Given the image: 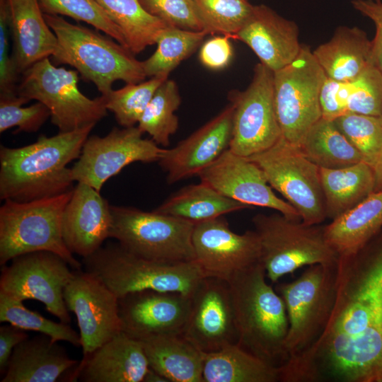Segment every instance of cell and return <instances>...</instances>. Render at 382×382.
I'll use <instances>...</instances> for the list:
<instances>
[{
  "instance_id": "1",
  "label": "cell",
  "mask_w": 382,
  "mask_h": 382,
  "mask_svg": "<svg viewBox=\"0 0 382 382\" xmlns=\"http://www.w3.org/2000/svg\"><path fill=\"white\" fill-rule=\"evenodd\" d=\"M284 382H382V233L339 257L335 304L312 349L283 369Z\"/></svg>"
},
{
  "instance_id": "2",
  "label": "cell",
  "mask_w": 382,
  "mask_h": 382,
  "mask_svg": "<svg viewBox=\"0 0 382 382\" xmlns=\"http://www.w3.org/2000/svg\"><path fill=\"white\" fill-rule=\"evenodd\" d=\"M95 125L52 137L41 135L29 145L0 147V197L24 202L54 197L74 189L67 165L79 158Z\"/></svg>"
},
{
  "instance_id": "3",
  "label": "cell",
  "mask_w": 382,
  "mask_h": 382,
  "mask_svg": "<svg viewBox=\"0 0 382 382\" xmlns=\"http://www.w3.org/2000/svg\"><path fill=\"white\" fill-rule=\"evenodd\" d=\"M262 262L228 282L232 298L237 344L280 369L287 361L285 341L289 322L282 296L266 281Z\"/></svg>"
},
{
  "instance_id": "4",
  "label": "cell",
  "mask_w": 382,
  "mask_h": 382,
  "mask_svg": "<svg viewBox=\"0 0 382 382\" xmlns=\"http://www.w3.org/2000/svg\"><path fill=\"white\" fill-rule=\"evenodd\" d=\"M44 17L58 40L52 56L54 62L75 68L84 80L96 85L101 96L112 90L115 81L137 83L146 78L143 62L110 36L58 15L44 13Z\"/></svg>"
},
{
  "instance_id": "5",
  "label": "cell",
  "mask_w": 382,
  "mask_h": 382,
  "mask_svg": "<svg viewBox=\"0 0 382 382\" xmlns=\"http://www.w3.org/2000/svg\"><path fill=\"white\" fill-rule=\"evenodd\" d=\"M91 273L120 298L129 293L151 289L191 295L205 277L195 261L165 262L137 256L118 243L101 246L83 258Z\"/></svg>"
},
{
  "instance_id": "6",
  "label": "cell",
  "mask_w": 382,
  "mask_h": 382,
  "mask_svg": "<svg viewBox=\"0 0 382 382\" xmlns=\"http://www.w3.org/2000/svg\"><path fill=\"white\" fill-rule=\"evenodd\" d=\"M73 190L29 202L4 200L0 207V265L21 255L50 251L62 257L72 268L82 264L63 239L62 218Z\"/></svg>"
},
{
  "instance_id": "7",
  "label": "cell",
  "mask_w": 382,
  "mask_h": 382,
  "mask_svg": "<svg viewBox=\"0 0 382 382\" xmlns=\"http://www.w3.org/2000/svg\"><path fill=\"white\" fill-rule=\"evenodd\" d=\"M337 279V263L318 264L308 266L292 282L276 286L284 301L289 322L285 341L288 359L281 368L299 361L320 339L335 304Z\"/></svg>"
},
{
  "instance_id": "8",
  "label": "cell",
  "mask_w": 382,
  "mask_h": 382,
  "mask_svg": "<svg viewBox=\"0 0 382 382\" xmlns=\"http://www.w3.org/2000/svg\"><path fill=\"white\" fill-rule=\"evenodd\" d=\"M252 221L260 243L261 262L272 283L304 266L338 262L339 255L325 237L324 226L307 225L279 212L258 214Z\"/></svg>"
},
{
  "instance_id": "9",
  "label": "cell",
  "mask_w": 382,
  "mask_h": 382,
  "mask_svg": "<svg viewBox=\"0 0 382 382\" xmlns=\"http://www.w3.org/2000/svg\"><path fill=\"white\" fill-rule=\"evenodd\" d=\"M110 238L128 252L149 260L180 262L195 260L194 223L133 207L110 205Z\"/></svg>"
},
{
  "instance_id": "10",
  "label": "cell",
  "mask_w": 382,
  "mask_h": 382,
  "mask_svg": "<svg viewBox=\"0 0 382 382\" xmlns=\"http://www.w3.org/2000/svg\"><path fill=\"white\" fill-rule=\"evenodd\" d=\"M79 72L55 66L49 57L37 62L22 73L17 94L43 103L51 122L61 132L96 125L107 115L103 96L91 99L79 88Z\"/></svg>"
},
{
  "instance_id": "11",
  "label": "cell",
  "mask_w": 382,
  "mask_h": 382,
  "mask_svg": "<svg viewBox=\"0 0 382 382\" xmlns=\"http://www.w3.org/2000/svg\"><path fill=\"white\" fill-rule=\"evenodd\" d=\"M326 77L304 45L290 64L274 72V100L282 136L296 147L322 117L320 93Z\"/></svg>"
},
{
  "instance_id": "12",
  "label": "cell",
  "mask_w": 382,
  "mask_h": 382,
  "mask_svg": "<svg viewBox=\"0 0 382 382\" xmlns=\"http://www.w3.org/2000/svg\"><path fill=\"white\" fill-rule=\"evenodd\" d=\"M263 170L270 186L283 196L307 225L327 219L320 168L282 137L270 149L248 157Z\"/></svg>"
},
{
  "instance_id": "13",
  "label": "cell",
  "mask_w": 382,
  "mask_h": 382,
  "mask_svg": "<svg viewBox=\"0 0 382 382\" xmlns=\"http://www.w3.org/2000/svg\"><path fill=\"white\" fill-rule=\"evenodd\" d=\"M233 106L229 149L243 157L261 153L282 137L274 100V72L255 65L252 81L243 91L229 94Z\"/></svg>"
},
{
  "instance_id": "14",
  "label": "cell",
  "mask_w": 382,
  "mask_h": 382,
  "mask_svg": "<svg viewBox=\"0 0 382 382\" xmlns=\"http://www.w3.org/2000/svg\"><path fill=\"white\" fill-rule=\"evenodd\" d=\"M59 255L50 251H35L17 256L1 269L0 294L23 301L42 303L60 322L71 318L64 299V290L74 271Z\"/></svg>"
},
{
  "instance_id": "15",
  "label": "cell",
  "mask_w": 382,
  "mask_h": 382,
  "mask_svg": "<svg viewBox=\"0 0 382 382\" xmlns=\"http://www.w3.org/2000/svg\"><path fill=\"white\" fill-rule=\"evenodd\" d=\"M138 127H114L105 137H88L76 163L71 168L74 181L100 191L104 183L134 162L160 160L163 148L144 139Z\"/></svg>"
},
{
  "instance_id": "16",
  "label": "cell",
  "mask_w": 382,
  "mask_h": 382,
  "mask_svg": "<svg viewBox=\"0 0 382 382\" xmlns=\"http://www.w3.org/2000/svg\"><path fill=\"white\" fill-rule=\"evenodd\" d=\"M195 261L206 277L229 282L261 262V247L255 230L233 232L222 216L196 223L192 232Z\"/></svg>"
},
{
  "instance_id": "17",
  "label": "cell",
  "mask_w": 382,
  "mask_h": 382,
  "mask_svg": "<svg viewBox=\"0 0 382 382\" xmlns=\"http://www.w3.org/2000/svg\"><path fill=\"white\" fill-rule=\"evenodd\" d=\"M64 299L76 317L83 356L122 331L119 298L91 273L74 271L64 288Z\"/></svg>"
},
{
  "instance_id": "18",
  "label": "cell",
  "mask_w": 382,
  "mask_h": 382,
  "mask_svg": "<svg viewBox=\"0 0 382 382\" xmlns=\"http://www.w3.org/2000/svg\"><path fill=\"white\" fill-rule=\"evenodd\" d=\"M190 297V313L182 335L204 354L237 344V330L228 282L205 277Z\"/></svg>"
},
{
  "instance_id": "19",
  "label": "cell",
  "mask_w": 382,
  "mask_h": 382,
  "mask_svg": "<svg viewBox=\"0 0 382 382\" xmlns=\"http://www.w3.org/2000/svg\"><path fill=\"white\" fill-rule=\"evenodd\" d=\"M198 176L202 182L230 199L250 207L272 209L290 219L301 221L297 211L274 192L261 168L229 149Z\"/></svg>"
},
{
  "instance_id": "20",
  "label": "cell",
  "mask_w": 382,
  "mask_h": 382,
  "mask_svg": "<svg viewBox=\"0 0 382 382\" xmlns=\"http://www.w3.org/2000/svg\"><path fill=\"white\" fill-rule=\"evenodd\" d=\"M191 304L190 295L151 289L119 298L122 330L141 340L161 335H182Z\"/></svg>"
},
{
  "instance_id": "21",
  "label": "cell",
  "mask_w": 382,
  "mask_h": 382,
  "mask_svg": "<svg viewBox=\"0 0 382 382\" xmlns=\"http://www.w3.org/2000/svg\"><path fill=\"white\" fill-rule=\"evenodd\" d=\"M233 106L230 103L219 114L171 148L162 151L158 161L166 173L167 183H175L198 175L229 149Z\"/></svg>"
},
{
  "instance_id": "22",
  "label": "cell",
  "mask_w": 382,
  "mask_h": 382,
  "mask_svg": "<svg viewBox=\"0 0 382 382\" xmlns=\"http://www.w3.org/2000/svg\"><path fill=\"white\" fill-rule=\"evenodd\" d=\"M110 204L100 192L78 183L63 214L62 235L69 250L86 257L96 252L110 238Z\"/></svg>"
},
{
  "instance_id": "23",
  "label": "cell",
  "mask_w": 382,
  "mask_h": 382,
  "mask_svg": "<svg viewBox=\"0 0 382 382\" xmlns=\"http://www.w3.org/2000/svg\"><path fill=\"white\" fill-rule=\"evenodd\" d=\"M149 369L141 342L122 331L83 355L68 381L143 382Z\"/></svg>"
},
{
  "instance_id": "24",
  "label": "cell",
  "mask_w": 382,
  "mask_h": 382,
  "mask_svg": "<svg viewBox=\"0 0 382 382\" xmlns=\"http://www.w3.org/2000/svg\"><path fill=\"white\" fill-rule=\"evenodd\" d=\"M236 40L245 43L260 63L273 72L290 64L298 56L302 45L295 22L264 4L253 6Z\"/></svg>"
},
{
  "instance_id": "25",
  "label": "cell",
  "mask_w": 382,
  "mask_h": 382,
  "mask_svg": "<svg viewBox=\"0 0 382 382\" xmlns=\"http://www.w3.org/2000/svg\"><path fill=\"white\" fill-rule=\"evenodd\" d=\"M79 363L69 357L58 342L41 334L27 338L15 347L1 381H68Z\"/></svg>"
},
{
  "instance_id": "26",
  "label": "cell",
  "mask_w": 382,
  "mask_h": 382,
  "mask_svg": "<svg viewBox=\"0 0 382 382\" xmlns=\"http://www.w3.org/2000/svg\"><path fill=\"white\" fill-rule=\"evenodd\" d=\"M13 40L11 58L18 74L52 57L58 40L44 17L38 0H8Z\"/></svg>"
},
{
  "instance_id": "27",
  "label": "cell",
  "mask_w": 382,
  "mask_h": 382,
  "mask_svg": "<svg viewBox=\"0 0 382 382\" xmlns=\"http://www.w3.org/2000/svg\"><path fill=\"white\" fill-rule=\"evenodd\" d=\"M313 54L327 77L339 81H350L374 64L371 41L357 27H338L331 39Z\"/></svg>"
},
{
  "instance_id": "28",
  "label": "cell",
  "mask_w": 382,
  "mask_h": 382,
  "mask_svg": "<svg viewBox=\"0 0 382 382\" xmlns=\"http://www.w3.org/2000/svg\"><path fill=\"white\" fill-rule=\"evenodd\" d=\"M382 229V190L324 226L325 237L339 257L361 250Z\"/></svg>"
},
{
  "instance_id": "29",
  "label": "cell",
  "mask_w": 382,
  "mask_h": 382,
  "mask_svg": "<svg viewBox=\"0 0 382 382\" xmlns=\"http://www.w3.org/2000/svg\"><path fill=\"white\" fill-rule=\"evenodd\" d=\"M139 341L149 367L169 382H204V353L182 335H155Z\"/></svg>"
},
{
  "instance_id": "30",
  "label": "cell",
  "mask_w": 382,
  "mask_h": 382,
  "mask_svg": "<svg viewBox=\"0 0 382 382\" xmlns=\"http://www.w3.org/2000/svg\"><path fill=\"white\" fill-rule=\"evenodd\" d=\"M327 218L334 220L354 208L374 192L372 167L364 161L349 166L320 168Z\"/></svg>"
},
{
  "instance_id": "31",
  "label": "cell",
  "mask_w": 382,
  "mask_h": 382,
  "mask_svg": "<svg viewBox=\"0 0 382 382\" xmlns=\"http://www.w3.org/2000/svg\"><path fill=\"white\" fill-rule=\"evenodd\" d=\"M250 207L200 181L180 188L154 211L196 224Z\"/></svg>"
},
{
  "instance_id": "32",
  "label": "cell",
  "mask_w": 382,
  "mask_h": 382,
  "mask_svg": "<svg viewBox=\"0 0 382 382\" xmlns=\"http://www.w3.org/2000/svg\"><path fill=\"white\" fill-rule=\"evenodd\" d=\"M204 382H277L280 369L245 351L238 344L204 354Z\"/></svg>"
},
{
  "instance_id": "33",
  "label": "cell",
  "mask_w": 382,
  "mask_h": 382,
  "mask_svg": "<svg viewBox=\"0 0 382 382\" xmlns=\"http://www.w3.org/2000/svg\"><path fill=\"white\" fill-rule=\"evenodd\" d=\"M298 148L306 158L321 168L337 169L364 161L361 154L334 121L323 117L311 127Z\"/></svg>"
},
{
  "instance_id": "34",
  "label": "cell",
  "mask_w": 382,
  "mask_h": 382,
  "mask_svg": "<svg viewBox=\"0 0 382 382\" xmlns=\"http://www.w3.org/2000/svg\"><path fill=\"white\" fill-rule=\"evenodd\" d=\"M120 28L127 48L134 55L156 43L167 25L148 13L139 0H96Z\"/></svg>"
},
{
  "instance_id": "35",
  "label": "cell",
  "mask_w": 382,
  "mask_h": 382,
  "mask_svg": "<svg viewBox=\"0 0 382 382\" xmlns=\"http://www.w3.org/2000/svg\"><path fill=\"white\" fill-rule=\"evenodd\" d=\"M207 33L166 26L159 35L155 52L142 61L145 74L149 77H168L181 62L202 45Z\"/></svg>"
},
{
  "instance_id": "36",
  "label": "cell",
  "mask_w": 382,
  "mask_h": 382,
  "mask_svg": "<svg viewBox=\"0 0 382 382\" xmlns=\"http://www.w3.org/2000/svg\"><path fill=\"white\" fill-rule=\"evenodd\" d=\"M180 103L181 97L176 83L166 79L156 91L137 127L143 133L149 134L158 145L169 146L170 137L178 129L179 120L175 112Z\"/></svg>"
},
{
  "instance_id": "37",
  "label": "cell",
  "mask_w": 382,
  "mask_h": 382,
  "mask_svg": "<svg viewBox=\"0 0 382 382\" xmlns=\"http://www.w3.org/2000/svg\"><path fill=\"white\" fill-rule=\"evenodd\" d=\"M0 321L8 323L24 330L46 335L54 342L64 341L81 347L80 335L68 323H56L27 308L23 301L0 294Z\"/></svg>"
},
{
  "instance_id": "38",
  "label": "cell",
  "mask_w": 382,
  "mask_h": 382,
  "mask_svg": "<svg viewBox=\"0 0 382 382\" xmlns=\"http://www.w3.org/2000/svg\"><path fill=\"white\" fill-rule=\"evenodd\" d=\"M197 14L207 34L236 39L250 16L253 5L248 0H192Z\"/></svg>"
},
{
  "instance_id": "39",
  "label": "cell",
  "mask_w": 382,
  "mask_h": 382,
  "mask_svg": "<svg viewBox=\"0 0 382 382\" xmlns=\"http://www.w3.org/2000/svg\"><path fill=\"white\" fill-rule=\"evenodd\" d=\"M168 77L154 76L137 83H127L120 89L111 90L105 99V107L123 127L138 124L156 91Z\"/></svg>"
},
{
  "instance_id": "40",
  "label": "cell",
  "mask_w": 382,
  "mask_h": 382,
  "mask_svg": "<svg viewBox=\"0 0 382 382\" xmlns=\"http://www.w3.org/2000/svg\"><path fill=\"white\" fill-rule=\"evenodd\" d=\"M333 121L371 166L382 149V116L347 112Z\"/></svg>"
},
{
  "instance_id": "41",
  "label": "cell",
  "mask_w": 382,
  "mask_h": 382,
  "mask_svg": "<svg viewBox=\"0 0 382 382\" xmlns=\"http://www.w3.org/2000/svg\"><path fill=\"white\" fill-rule=\"evenodd\" d=\"M38 1L44 13L66 16L76 21L85 22L127 48L121 30L96 0Z\"/></svg>"
},
{
  "instance_id": "42",
  "label": "cell",
  "mask_w": 382,
  "mask_h": 382,
  "mask_svg": "<svg viewBox=\"0 0 382 382\" xmlns=\"http://www.w3.org/2000/svg\"><path fill=\"white\" fill-rule=\"evenodd\" d=\"M29 100L15 93L0 94V132L17 127L16 132H37L51 116L49 109L37 102L23 107Z\"/></svg>"
},
{
  "instance_id": "43",
  "label": "cell",
  "mask_w": 382,
  "mask_h": 382,
  "mask_svg": "<svg viewBox=\"0 0 382 382\" xmlns=\"http://www.w3.org/2000/svg\"><path fill=\"white\" fill-rule=\"evenodd\" d=\"M347 83V112L382 116V73L375 64Z\"/></svg>"
},
{
  "instance_id": "44",
  "label": "cell",
  "mask_w": 382,
  "mask_h": 382,
  "mask_svg": "<svg viewBox=\"0 0 382 382\" xmlns=\"http://www.w3.org/2000/svg\"><path fill=\"white\" fill-rule=\"evenodd\" d=\"M144 8L167 25L201 31L203 26L192 0H139Z\"/></svg>"
},
{
  "instance_id": "45",
  "label": "cell",
  "mask_w": 382,
  "mask_h": 382,
  "mask_svg": "<svg viewBox=\"0 0 382 382\" xmlns=\"http://www.w3.org/2000/svg\"><path fill=\"white\" fill-rule=\"evenodd\" d=\"M8 0H0V94L15 93L19 74L9 54Z\"/></svg>"
},
{
  "instance_id": "46",
  "label": "cell",
  "mask_w": 382,
  "mask_h": 382,
  "mask_svg": "<svg viewBox=\"0 0 382 382\" xmlns=\"http://www.w3.org/2000/svg\"><path fill=\"white\" fill-rule=\"evenodd\" d=\"M347 81H339L326 77L320 93L322 117L334 120L347 113Z\"/></svg>"
},
{
  "instance_id": "47",
  "label": "cell",
  "mask_w": 382,
  "mask_h": 382,
  "mask_svg": "<svg viewBox=\"0 0 382 382\" xmlns=\"http://www.w3.org/2000/svg\"><path fill=\"white\" fill-rule=\"evenodd\" d=\"M230 37L217 35L206 40L200 46L199 59L206 68L219 71L227 67L233 56Z\"/></svg>"
},
{
  "instance_id": "48",
  "label": "cell",
  "mask_w": 382,
  "mask_h": 382,
  "mask_svg": "<svg viewBox=\"0 0 382 382\" xmlns=\"http://www.w3.org/2000/svg\"><path fill=\"white\" fill-rule=\"evenodd\" d=\"M352 4L375 25L376 35L371 41V55L374 64L382 73V3L374 0H353Z\"/></svg>"
},
{
  "instance_id": "49",
  "label": "cell",
  "mask_w": 382,
  "mask_h": 382,
  "mask_svg": "<svg viewBox=\"0 0 382 382\" xmlns=\"http://www.w3.org/2000/svg\"><path fill=\"white\" fill-rule=\"evenodd\" d=\"M26 330L11 324L0 328V372L3 374L15 347L28 338Z\"/></svg>"
},
{
  "instance_id": "50",
  "label": "cell",
  "mask_w": 382,
  "mask_h": 382,
  "mask_svg": "<svg viewBox=\"0 0 382 382\" xmlns=\"http://www.w3.org/2000/svg\"><path fill=\"white\" fill-rule=\"evenodd\" d=\"M375 177L374 192L382 190V149L371 165Z\"/></svg>"
},
{
  "instance_id": "51",
  "label": "cell",
  "mask_w": 382,
  "mask_h": 382,
  "mask_svg": "<svg viewBox=\"0 0 382 382\" xmlns=\"http://www.w3.org/2000/svg\"><path fill=\"white\" fill-rule=\"evenodd\" d=\"M143 382H169L164 376L149 367Z\"/></svg>"
},
{
  "instance_id": "52",
  "label": "cell",
  "mask_w": 382,
  "mask_h": 382,
  "mask_svg": "<svg viewBox=\"0 0 382 382\" xmlns=\"http://www.w3.org/2000/svg\"><path fill=\"white\" fill-rule=\"evenodd\" d=\"M374 1H380V0H374Z\"/></svg>"
}]
</instances>
